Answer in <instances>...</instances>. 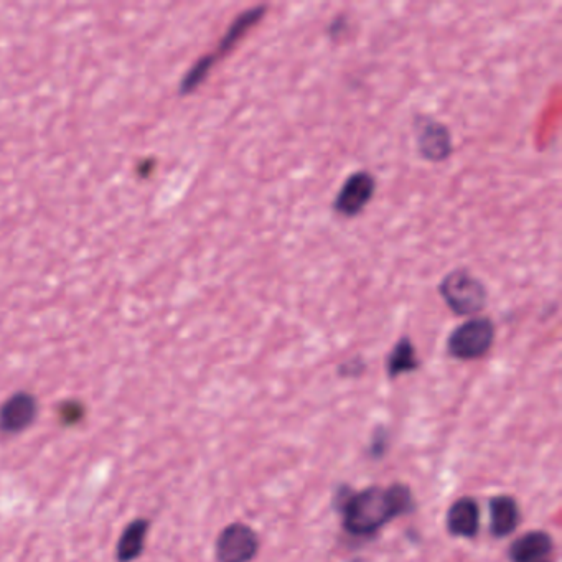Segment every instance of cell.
Returning <instances> with one entry per match:
<instances>
[{
	"label": "cell",
	"instance_id": "obj_12",
	"mask_svg": "<svg viewBox=\"0 0 562 562\" xmlns=\"http://www.w3.org/2000/svg\"><path fill=\"white\" fill-rule=\"evenodd\" d=\"M521 523L520 505L510 495H497L490 500V533L493 538H506Z\"/></svg>",
	"mask_w": 562,
	"mask_h": 562
},
{
	"label": "cell",
	"instance_id": "obj_8",
	"mask_svg": "<svg viewBox=\"0 0 562 562\" xmlns=\"http://www.w3.org/2000/svg\"><path fill=\"white\" fill-rule=\"evenodd\" d=\"M414 126H416L417 150L422 155V159L436 164L449 159L454 147L445 124L429 116H419L414 121Z\"/></svg>",
	"mask_w": 562,
	"mask_h": 562
},
{
	"label": "cell",
	"instance_id": "obj_16",
	"mask_svg": "<svg viewBox=\"0 0 562 562\" xmlns=\"http://www.w3.org/2000/svg\"><path fill=\"white\" fill-rule=\"evenodd\" d=\"M348 29H350V22H348L347 15H337L328 25V37L338 42L348 32Z\"/></svg>",
	"mask_w": 562,
	"mask_h": 562
},
{
	"label": "cell",
	"instance_id": "obj_13",
	"mask_svg": "<svg viewBox=\"0 0 562 562\" xmlns=\"http://www.w3.org/2000/svg\"><path fill=\"white\" fill-rule=\"evenodd\" d=\"M419 365L421 363L417 360L416 348L411 338L401 337L386 358V373L391 380H396L401 375L414 373Z\"/></svg>",
	"mask_w": 562,
	"mask_h": 562
},
{
	"label": "cell",
	"instance_id": "obj_17",
	"mask_svg": "<svg viewBox=\"0 0 562 562\" xmlns=\"http://www.w3.org/2000/svg\"><path fill=\"white\" fill-rule=\"evenodd\" d=\"M539 562H554V561L553 558H551V559H544V561H539Z\"/></svg>",
	"mask_w": 562,
	"mask_h": 562
},
{
	"label": "cell",
	"instance_id": "obj_7",
	"mask_svg": "<svg viewBox=\"0 0 562 562\" xmlns=\"http://www.w3.org/2000/svg\"><path fill=\"white\" fill-rule=\"evenodd\" d=\"M40 404L35 394L30 391H17L10 394L0 404V434L17 436L27 431L37 421Z\"/></svg>",
	"mask_w": 562,
	"mask_h": 562
},
{
	"label": "cell",
	"instance_id": "obj_5",
	"mask_svg": "<svg viewBox=\"0 0 562 562\" xmlns=\"http://www.w3.org/2000/svg\"><path fill=\"white\" fill-rule=\"evenodd\" d=\"M258 553V533L239 521L223 528L216 538V562H251Z\"/></svg>",
	"mask_w": 562,
	"mask_h": 562
},
{
	"label": "cell",
	"instance_id": "obj_11",
	"mask_svg": "<svg viewBox=\"0 0 562 562\" xmlns=\"http://www.w3.org/2000/svg\"><path fill=\"white\" fill-rule=\"evenodd\" d=\"M149 531L150 520L147 518H134L129 521L116 543V561L134 562L141 558L142 553L146 551Z\"/></svg>",
	"mask_w": 562,
	"mask_h": 562
},
{
	"label": "cell",
	"instance_id": "obj_14",
	"mask_svg": "<svg viewBox=\"0 0 562 562\" xmlns=\"http://www.w3.org/2000/svg\"><path fill=\"white\" fill-rule=\"evenodd\" d=\"M85 416V404L80 401H63L58 408V419L66 427L78 426Z\"/></svg>",
	"mask_w": 562,
	"mask_h": 562
},
{
	"label": "cell",
	"instance_id": "obj_4",
	"mask_svg": "<svg viewBox=\"0 0 562 562\" xmlns=\"http://www.w3.org/2000/svg\"><path fill=\"white\" fill-rule=\"evenodd\" d=\"M497 328L488 317H472L455 328L447 340V352L460 361L480 360L492 350Z\"/></svg>",
	"mask_w": 562,
	"mask_h": 562
},
{
	"label": "cell",
	"instance_id": "obj_15",
	"mask_svg": "<svg viewBox=\"0 0 562 562\" xmlns=\"http://www.w3.org/2000/svg\"><path fill=\"white\" fill-rule=\"evenodd\" d=\"M365 368V361L361 360L360 356H355L352 360L342 363L340 368H338V373L345 376V378H355V376H360L365 371Z\"/></svg>",
	"mask_w": 562,
	"mask_h": 562
},
{
	"label": "cell",
	"instance_id": "obj_2",
	"mask_svg": "<svg viewBox=\"0 0 562 562\" xmlns=\"http://www.w3.org/2000/svg\"><path fill=\"white\" fill-rule=\"evenodd\" d=\"M266 14L267 5H256L253 9L241 12L226 30L215 52L203 55L190 68L187 75L183 76L182 83H180V94L193 93L198 86L202 85L203 81L207 80V76L210 75V71L213 70V66L216 65V61L225 58L264 19Z\"/></svg>",
	"mask_w": 562,
	"mask_h": 562
},
{
	"label": "cell",
	"instance_id": "obj_1",
	"mask_svg": "<svg viewBox=\"0 0 562 562\" xmlns=\"http://www.w3.org/2000/svg\"><path fill=\"white\" fill-rule=\"evenodd\" d=\"M416 508L413 492L403 483L389 487H368L343 498V530L352 536H373L388 523Z\"/></svg>",
	"mask_w": 562,
	"mask_h": 562
},
{
	"label": "cell",
	"instance_id": "obj_6",
	"mask_svg": "<svg viewBox=\"0 0 562 562\" xmlns=\"http://www.w3.org/2000/svg\"><path fill=\"white\" fill-rule=\"evenodd\" d=\"M375 192V175L366 170H358L343 183L333 200V211L343 218H355L368 207L371 198L375 197Z\"/></svg>",
	"mask_w": 562,
	"mask_h": 562
},
{
	"label": "cell",
	"instance_id": "obj_3",
	"mask_svg": "<svg viewBox=\"0 0 562 562\" xmlns=\"http://www.w3.org/2000/svg\"><path fill=\"white\" fill-rule=\"evenodd\" d=\"M445 304L459 317H474L487 305V287L467 269H454L439 284Z\"/></svg>",
	"mask_w": 562,
	"mask_h": 562
},
{
	"label": "cell",
	"instance_id": "obj_10",
	"mask_svg": "<svg viewBox=\"0 0 562 562\" xmlns=\"http://www.w3.org/2000/svg\"><path fill=\"white\" fill-rule=\"evenodd\" d=\"M554 543L546 531H528L508 549L511 562H539L553 558Z\"/></svg>",
	"mask_w": 562,
	"mask_h": 562
},
{
	"label": "cell",
	"instance_id": "obj_9",
	"mask_svg": "<svg viewBox=\"0 0 562 562\" xmlns=\"http://www.w3.org/2000/svg\"><path fill=\"white\" fill-rule=\"evenodd\" d=\"M445 525L455 538H475L480 531V506L470 497L455 500L447 511Z\"/></svg>",
	"mask_w": 562,
	"mask_h": 562
}]
</instances>
